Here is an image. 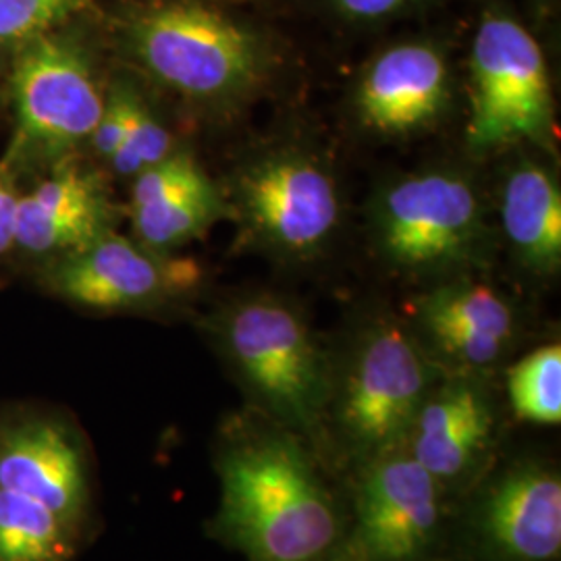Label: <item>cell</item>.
I'll return each instance as SVG.
<instances>
[{
	"label": "cell",
	"instance_id": "17",
	"mask_svg": "<svg viewBox=\"0 0 561 561\" xmlns=\"http://www.w3.org/2000/svg\"><path fill=\"white\" fill-rule=\"evenodd\" d=\"M503 229L533 271L553 273L561 262V194L539 164L516 167L503 187Z\"/></svg>",
	"mask_w": 561,
	"mask_h": 561
},
{
	"label": "cell",
	"instance_id": "1",
	"mask_svg": "<svg viewBox=\"0 0 561 561\" xmlns=\"http://www.w3.org/2000/svg\"><path fill=\"white\" fill-rule=\"evenodd\" d=\"M219 528L254 561H317L337 539L329 491L300 445L266 435L222 454Z\"/></svg>",
	"mask_w": 561,
	"mask_h": 561
},
{
	"label": "cell",
	"instance_id": "10",
	"mask_svg": "<svg viewBox=\"0 0 561 561\" xmlns=\"http://www.w3.org/2000/svg\"><path fill=\"white\" fill-rule=\"evenodd\" d=\"M201 271L190 262H162L111 231L83 245L50 271L60 298L90 310H131L187 291Z\"/></svg>",
	"mask_w": 561,
	"mask_h": 561
},
{
	"label": "cell",
	"instance_id": "12",
	"mask_svg": "<svg viewBox=\"0 0 561 561\" xmlns=\"http://www.w3.org/2000/svg\"><path fill=\"white\" fill-rule=\"evenodd\" d=\"M482 537L507 561H551L561 551L560 477L537 463L507 470L482 503Z\"/></svg>",
	"mask_w": 561,
	"mask_h": 561
},
{
	"label": "cell",
	"instance_id": "9",
	"mask_svg": "<svg viewBox=\"0 0 561 561\" xmlns=\"http://www.w3.org/2000/svg\"><path fill=\"white\" fill-rule=\"evenodd\" d=\"M243 215L262 240L289 254L319 250L340 221L331 175L301 154H273L240 178Z\"/></svg>",
	"mask_w": 561,
	"mask_h": 561
},
{
	"label": "cell",
	"instance_id": "24",
	"mask_svg": "<svg viewBox=\"0 0 561 561\" xmlns=\"http://www.w3.org/2000/svg\"><path fill=\"white\" fill-rule=\"evenodd\" d=\"M18 206L20 198L13 192V185L7 180V173H0V254L15 243Z\"/></svg>",
	"mask_w": 561,
	"mask_h": 561
},
{
	"label": "cell",
	"instance_id": "5",
	"mask_svg": "<svg viewBox=\"0 0 561 561\" xmlns=\"http://www.w3.org/2000/svg\"><path fill=\"white\" fill-rule=\"evenodd\" d=\"M472 92L466 141L493 152L516 141L549 144L553 96L539 42L518 21L486 15L472 48Z\"/></svg>",
	"mask_w": 561,
	"mask_h": 561
},
{
	"label": "cell",
	"instance_id": "23",
	"mask_svg": "<svg viewBox=\"0 0 561 561\" xmlns=\"http://www.w3.org/2000/svg\"><path fill=\"white\" fill-rule=\"evenodd\" d=\"M134 102H136V94L125 88L115 90L108 96V101H104L101 119L90 136L94 150L101 154L102 159L111 161L113 154L117 152L129 125Z\"/></svg>",
	"mask_w": 561,
	"mask_h": 561
},
{
	"label": "cell",
	"instance_id": "15",
	"mask_svg": "<svg viewBox=\"0 0 561 561\" xmlns=\"http://www.w3.org/2000/svg\"><path fill=\"white\" fill-rule=\"evenodd\" d=\"M106 225L108 204L99 180L67 167L20 198L15 243L34 254H69L101 238Z\"/></svg>",
	"mask_w": 561,
	"mask_h": 561
},
{
	"label": "cell",
	"instance_id": "20",
	"mask_svg": "<svg viewBox=\"0 0 561 561\" xmlns=\"http://www.w3.org/2000/svg\"><path fill=\"white\" fill-rule=\"evenodd\" d=\"M171 136L148 106L136 96L125 138L113 154V167L121 175H140L144 169L171 154Z\"/></svg>",
	"mask_w": 561,
	"mask_h": 561
},
{
	"label": "cell",
	"instance_id": "16",
	"mask_svg": "<svg viewBox=\"0 0 561 561\" xmlns=\"http://www.w3.org/2000/svg\"><path fill=\"white\" fill-rule=\"evenodd\" d=\"M493 410L468 382L445 387L426 398L410 431V456L437 481L463 477L489 447Z\"/></svg>",
	"mask_w": 561,
	"mask_h": 561
},
{
	"label": "cell",
	"instance_id": "25",
	"mask_svg": "<svg viewBox=\"0 0 561 561\" xmlns=\"http://www.w3.org/2000/svg\"><path fill=\"white\" fill-rule=\"evenodd\" d=\"M341 11L358 20H377L391 15L410 4L412 0H335Z\"/></svg>",
	"mask_w": 561,
	"mask_h": 561
},
{
	"label": "cell",
	"instance_id": "18",
	"mask_svg": "<svg viewBox=\"0 0 561 561\" xmlns=\"http://www.w3.org/2000/svg\"><path fill=\"white\" fill-rule=\"evenodd\" d=\"M134 229L146 248L167 250L198 238L222 215V204L210 180L185 187L161 202L131 208Z\"/></svg>",
	"mask_w": 561,
	"mask_h": 561
},
{
	"label": "cell",
	"instance_id": "2",
	"mask_svg": "<svg viewBox=\"0 0 561 561\" xmlns=\"http://www.w3.org/2000/svg\"><path fill=\"white\" fill-rule=\"evenodd\" d=\"M88 507L80 443L59 421L0 426V561H69Z\"/></svg>",
	"mask_w": 561,
	"mask_h": 561
},
{
	"label": "cell",
	"instance_id": "4",
	"mask_svg": "<svg viewBox=\"0 0 561 561\" xmlns=\"http://www.w3.org/2000/svg\"><path fill=\"white\" fill-rule=\"evenodd\" d=\"M15 134L7 167H50L73 152L101 119L104 99L80 46L53 32L23 42L11 73Z\"/></svg>",
	"mask_w": 561,
	"mask_h": 561
},
{
	"label": "cell",
	"instance_id": "22",
	"mask_svg": "<svg viewBox=\"0 0 561 561\" xmlns=\"http://www.w3.org/2000/svg\"><path fill=\"white\" fill-rule=\"evenodd\" d=\"M206 180L208 178L202 171L201 164L190 154L171 152L167 159L144 169L140 175H136L134 192H131V208H141V206L164 201L181 190L198 185Z\"/></svg>",
	"mask_w": 561,
	"mask_h": 561
},
{
	"label": "cell",
	"instance_id": "14",
	"mask_svg": "<svg viewBox=\"0 0 561 561\" xmlns=\"http://www.w3.org/2000/svg\"><path fill=\"white\" fill-rule=\"evenodd\" d=\"M416 314L443 356L468 368L491 366L514 337L510 304L484 283L439 287L419 301Z\"/></svg>",
	"mask_w": 561,
	"mask_h": 561
},
{
	"label": "cell",
	"instance_id": "6",
	"mask_svg": "<svg viewBox=\"0 0 561 561\" xmlns=\"http://www.w3.org/2000/svg\"><path fill=\"white\" fill-rule=\"evenodd\" d=\"M222 340L243 381L271 414L301 431L317 426L329 377L296 310L273 298L241 301L222 324Z\"/></svg>",
	"mask_w": 561,
	"mask_h": 561
},
{
	"label": "cell",
	"instance_id": "19",
	"mask_svg": "<svg viewBox=\"0 0 561 561\" xmlns=\"http://www.w3.org/2000/svg\"><path fill=\"white\" fill-rule=\"evenodd\" d=\"M510 401L516 416L535 424L561 422V347L545 345L510 368Z\"/></svg>",
	"mask_w": 561,
	"mask_h": 561
},
{
	"label": "cell",
	"instance_id": "21",
	"mask_svg": "<svg viewBox=\"0 0 561 561\" xmlns=\"http://www.w3.org/2000/svg\"><path fill=\"white\" fill-rule=\"evenodd\" d=\"M83 4L85 0H0V42L20 46L44 36Z\"/></svg>",
	"mask_w": 561,
	"mask_h": 561
},
{
	"label": "cell",
	"instance_id": "11",
	"mask_svg": "<svg viewBox=\"0 0 561 561\" xmlns=\"http://www.w3.org/2000/svg\"><path fill=\"white\" fill-rule=\"evenodd\" d=\"M358 518L362 549L370 560H421L442 524L439 481L412 456L389 451L364 479Z\"/></svg>",
	"mask_w": 561,
	"mask_h": 561
},
{
	"label": "cell",
	"instance_id": "8",
	"mask_svg": "<svg viewBox=\"0 0 561 561\" xmlns=\"http://www.w3.org/2000/svg\"><path fill=\"white\" fill-rule=\"evenodd\" d=\"M481 233L474 187L451 173H424L389 187L377 208L382 252L400 266L435 268L460 261Z\"/></svg>",
	"mask_w": 561,
	"mask_h": 561
},
{
	"label": "cell",
	"instance_id": "7",
	"mask_svg": "<svg viewBox=\"0 0 561 561\" xmlns=\"http://www.w3.org/2000/svg\"><path fill=\"white\" fill-rule=\"evenodd\" d=\"M426 391L421 350L400 324L381 322L362 337L345 373L341 428L358 454L381 458L410 435Z\"/></svg>",
	"mask_w": 561,
	"mask_h": 561
},
{
	"label": "cell",
	"instance_id": "3",
	"mask_svg": "<svg viewBox=\"0 0 561 561\" xmlns=\"http://www.w3.org/2000/svg\"><path fill=\"white\" fill-rule=\"evenodd\" d=\"M129 46L157 80L196 101H227L262 73L256 36L192 0L150 7L129 23Z\"/></svg>",
	"mask_w": 561,
	"mask_h": 561
},
{
	"label": "cell",
	"instance_id": "13",
	"mask_svg": "<svg viewBox=\"0 0 561 561\" xmlns=\"http://www.w3.org/2000/svg\"><path fill=\"white\" fill-rule=\"evenodd\" d=\"M447 65L428 44L385 50L362 76L356 106L362 123L379 134L403 136L437 119L447 101Z\"/></svg>",
	"mask_w": 561,
	"mask_h": 561
}]
</instances>
